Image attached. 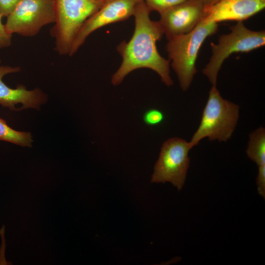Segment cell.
<instances>
[{"label":"cell","mask_w":265,"mask_h":265,"mask_svg":"<svg viewBox=\"0 0 265 265\" xmlns=\"http://www.w3.org/2000/svg\"><path fill=\"white\" fill-rule=\"evenodd\" d=\"M239 117L238 105L224 99L216 85H212L200 123L189 141L191 149L203 138L226 142L232 136Z\"/></svg>","instance_id":"3"},{"label":"cell","mask_w":265,"mask_h":265,"mask_svg":"<svg viewBox=\"0 0 265 265\" xmlns=\"http://www.w3.org/2000/svg\"><path fill=\"white\" fill-rule=\"evenodd\" d=\"M1 60L0 59V64L1 63Z\"/></svg>","instance_id":"20"},{"label":"cell","mask_w":265,"mask_h":265,"mask_svg":"<svg viewBox=\"0 0 265 265\" xmlns=\"http://www.w3.org/2000/svg\"><path fill=\"white\" fill-rule=\"evenodd\" d=\"M265 0H219L205 6V23L225 21H242L263 10Z\"/></svg>","instance_id":"10"},{"label":"cell","mask_w":265,"mask_h":265,"mask_svg":"<svg viewBox=\"0 0 265 265\" xmlns=\"http://www.w3.org/2000/svg\"><path fill=\"white\" fill-rule=\"evenodd\" d=\"M0 141L21 146L31 147L33 141L30 132H19L10 127L5 120L0 117Z\"/></svg>","instance_id":"13"},{"label":"cell","mask_w":265,"mask_h":265,"mask_svg":"<svg viewBox=\"0 0 265 265\" xmlns=\"http://www.w3.org/2000/svg\"><path fill=\"white\" fill-rule=\"evenodd\" d=\"M21 0H0V14L7 17L15 9Z\"/></svg>","instance_id":"16"},{"label":"cell","mask_w":265,"mask_h":265,"mask_svg":"<svg viewBox=\"0 0 265 265\" xmlns=\"http://www.w3.org/2000/svg\"><path fill=\"white\" fill-rule=\"evenodd\" d=\"M217 30V23H205L202 20L189 32L167 39L165 48L169 60L183 91L189 89L197 73L196 61L202 45Z\"/></svg>","instance_id":"2"},{"label":"cell","mask_w":265,"mask_h":265,"mask_svg":"<svg viewBox=\"0 0 265 265\" xmlns=\"http://www.w3.org/2000/svg\"><path fill=\"white\" fill-rule=\"evenodd\" d=\"M55 15L50 34L54 39V50L69 55L73 41L84 22L106 0H53Z\"/></svg>","instance_id":"4"},{"label":"cell","mask_w":265,"mask_h":265,"mask_svg":"<svg viewBox=\"0 0 265 265\" xmlns=\"http://www.w3.org/2000/svg\"><path fill=\"white\" fill-rule=\"evenodd\" d=\"M200 1L205 5V6H209L212 5L218 1L219 0H200Z\"/></svg>","instance_id":"19"},{"label":"cell","mask_w":265,"mask_h":265,"mask_svg":"<svg viewBox=\"0 0 265 265\" xmlns=\"http://www.w3.org/2000/svg\"><path fill=\"white\" fill-rule=\"evenodd\" d=\"M259 194L265 197V165L258 166V174L256 179Z\"/></svg>","instance_id":"18"},{"label":"cell","mask_w":265,"mask_h":265,"mask_svg":"<svg viewBox=\"0 0 265 265\" xmlns=\"http://www.w3.org/2000/svg\"><path fill=\"white\" fill-rule=\"evenodd\" d=\"M265 44V30L253 31L238 21L231 32L220 36L218 43H211L212 56L203 74L212 85H216L218 72L224 60L234 53H247Z\"/></svg>","instance_id":"5"},{"label":"cell","mask_w":265,"mask_h":265,"mask_svg":"<svg viewBox=\"0 0 265 265\" xmlns=\"http://www.w3.org/2000/svg\"><path fill=\"white\" fill-rule=\"evenodd\" d=\"M21 67L18 66L0 65V105L12 110H18L15 106L19 104L23 106L20 109L28 108L38 109L41 105L47 100L46 94L40 89L36 88L28 90L23 85H19L16 88H11L5 84L2 78L6 75L18 73Z\"/></svg>","instance_id":"11"},{"label":"cell","mask_w":265,"mask_h":265,"mask_svg":"<svg viewBox=\"0 0 265 265\" xmlns=\"http://www.w3.org/2000/svg\"><path fill=\"white\" fill-rule=\"evenodd\" d=\"M246 153L258 166L265 165V128L260 127L249 134Z\"/></svg>","instance_id":"12"},{"label":"cell","mask_w":265,"mask_h":265,"mask_svg":"<svg viewBox=\"0 0 265 265\" xmlns=\"http://www.w3.org/2000/svg\"><path fill=\"white\" fill-rule=\"evenodd\" d=\"M191 149L189 142L177 137L164 142L156 162L151 182L171 183L178 190L182 189L190 164L188 157Z\"/></svg>","instance_id":"6"},{"label":"cell","mask_w":265,"mask_h":265,"mask_svg":"<svg viewBox=\"0 0 265 265\" xmlns=\"http://www.w3.org/2000/svg\"><path fill=\"white\" fill-rule=\"evenodd\" d=\"M142 0H106L83 24L75 37L69 56L73 55L94 31L108 25L122 22L133 16Z\"/></svg>","instance_id":"8"},{"label":"cell","mask_w":265,"mask_h":265,"mask_svg":"<svg viewBox=\"0 0 265 265\" xmlns=\"http://www.w3.org/2000/svg\"><path fill=\"white\" fill-rule=\"evenodd\" d=\"M151 12L155 11L159 14L188 0H143Z\"/></svg>","instance_id":"14"},{"label":"cell","mask_w":265,"mask_h":265,"mask_svg":"<svg viewBox=\"0 0 265 265\" xmlns=\"http://www.w3.org/2000/svg\"><path fill=\"white\" fill-rule=\"evenodd\" d=\"M1 18L2 16L0 14V50L11 46L12 36L7 32L4 24L2 23Z\"/></svg>","instance_id":"17"},{"label":"cell","mask_w":265,"mask_h":265,"mask_svg":"<svg viewBox=\"0 0 265 265\" xmlns=\"http://www.w3.org/2000/svg\"><path fill=\"white\" fill-rule=\"evenodd\" d=\"M200 0H188L160 13L159 21L167 39L192 30L205 16Z\"/></svg>","instance_id":"9"},{"label":"cell","mask_w":265,"mask_h":265,"mask_svg":"<svg viewBox=\"0 0 265 265\" xmlns=\"http://www.w3.org/2000/svg\"><path fill=\"white\" fill-rule=\"evenodd\" d=\"M164 119L163 113L158 109H150L144 114V123L150 126H155L161 124Z\"/></svg>","instance_id":"15"},{"label":"cell","mask_w":265,"mask_h":265,"mask_svg":"<svg viewBox=\"0 0 265 265\" xmlns=\"http://www.w3.org/2000/svg\"><path fill=\"white\" fill-rule=\"evenodd\" d=\"M150 13L143 0L136 5L133 15L135 22L133 35L128 41L121 42L116 48L122 61L111 77L113 85H118L131 72L140 68L154 71L167 86L173 84L170 62L160 55L157 48V42L164 33L159 22L150 19Z\"/></svg>","instance_id":"1"},{"label":"cell","mask_w":265,"mask_h":265,"mask_svg":"<svg viewBox=\"0 0 265 265\" xmlns=\"http://www.w3.org/2000/svg\"><path fill=\"white\" fill-rule=\"evenodd\" d=\"M55 21L53 0H21L7 17L4 25L10 34L32 37Z\"/></svg>","instance_id":"7"}]
</instances>
